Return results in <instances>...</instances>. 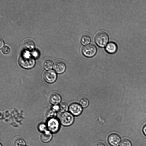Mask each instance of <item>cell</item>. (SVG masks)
<instances>
[{"label": "cell", "mask_w": 146, "mask_h": 146, "mask_svg": "<svg viewBox=\"0 0 146 146\" xmlns=\"http://www.w3.org/2000/svg\"><path fill=\"white\" fill-rule=\"evenodd\" d=\"M19 63L20 66L25 69H30L35 64L34 59L28 53H23L20 56Z\"/></svg>", "instance_id": "obj_1"}, {"label": "cell", "mask_w": 146, "mask_h": 146, "mask_svg": "<svg viewBox=\"0 0 146 146\" xmlns=\"http://www.w3.org/2000/svg\"><path fill=\"white\" fill-rule=\"evenodd\" d=\"M109 40V36L108 33L104 31L98 32L95 35L94 41L96 44L101 48L105 46Z\"/></svg>", "instance_id": "obj_2"}, {"label": "cell", "mask_w": 146, "mask_h": 146, "mask_svg": "<svg viewBox=\"0 0 146 146\" xmlns=\"http://www.w3.org/2000/svg\"><path fill=\"white\" fill-rule=\"evenodd\" d=\"M74 120V117L73 115L68 112L63 113L60 117L61 123L64 126L71 125L73 123Z\"/></svg>", "instance_id": "obj_3"}, {"label": "cell", "mask_w": 146, "mask_h": 146, "mask_svg": "<svg viewBox=\"0 0 146 146\" xmlns=\"http://www.w3.org/2000/svg\"><path fill=\"white\" fill-rule=\"evenodd\" d=\"M97 50L95 46L93 44H89L83 46L82 48V52L85 56L91 58L96 54Z\"/></svg>", "instance_id": "obj_4"}, {"label": "cell", "mask_w": 146, "mask_h": 146, "mask_svg": "<svg viewBox=\"0 0 146 146\" xmlns=\"http://www.w3.org/2000/svg\"><path fill=\"white\" fill-rule=\"evenodd\" d=\"M68 109L70 113L74 116L79 115L82 111V107L79 104L76 103L70 104Z\"/></svg>", "instance_id": "obj_5"}, {"label": "cell", "mask_w": 146, "mask_h": 146, "mask_svg": "<svg viewBox=\"0 0 146 146\" xmlns=\"http://www.w3.org/2000/svg\"><path fill=\"white\" fill-rule=\"evenodd\" d=\"M60 124L58 121L54 118L50 119L47 123L48 129L51 132L56 133L59 130Z\"/></svg>", "instance_id": "obj_6"}, {"label": "cell", "mask_w": 146, "mask_h": 146, "mask_svg": "<svg viewBox=\"0 0 146 146\" xmlns=\"http://www.w3.org/2000/svg\"><path fill=\"white\" fill-rule=\"evenodd\" d=\"M44 77L46 82L49 83H52L56 81L57 78V75L55 71L50 70L45 72Z\"/></svg>", "instance_id": "obj_7"}, {"label": "cell", "mask_w": 146, "mask_h": 146, "mask_svg": "<svg viewBox=\"0 0 146 146\" xmlns=\"http://www.w3.org/2000/svg\"><path fill=\"white\" fill-rule=\"evenodd\" d=\"M66 67L64 62L60 60L56 61L53 66V68L55 71L60 74H62L65 71Z\"/></svg>", "instance_id": "obj_8"}, {"label": "cell", "mask_w": 146, "mask_h": 146, "mask_svg": "<svg viewBox=\"0 0 146 146\" xmlns=\"http://www.w3.org/2000/svg\"><path fill=\"white\" fill-rule=\"evenodd\" d=\"M35 47V42L32 40L30 39L25 40L22 44V48L27 51H31L33 50Z\"/></svg>", "instance_id": "obj_9"}, {"label": "cell", "mask_w": 146, "mask_h": 146, "mask_svg": "<svg viewBox=\"0 0 146 146\" xmlns=\"http://www.w3.org/2000/svg\"><path fill=\"white\" fill-rule=\"evenodd\" d=\"M121 140L119 136L115 133L110 135L108 138L109 143L112 146H117L120 143Z\"/></svg>", "instance_id": "obj_10"}, {"label": "cell", "mask_w": 146, "mask_h": 146, "mask_svg": "<svg viewBox=\"0 0 146 146\" xmlns=\"http://www.w3.org/2000/svg\"><path fill=\"white\" fill-rule=\"evenodd\" d=\"M117 49L116 44L113 42H110L108 43L105 47V50L108 53L113 54L115 53Z\"/></svg>", "instance_id": "obj_11"}, {"label": "cell", "mask_w": 146, "mask_h": 146, "mask_svg": "<svg viewBox=\"0 0 146 146\" xmlns=\"http://www.w3.org/2000/svg\"><path fill=\"white\" fill-rule=\"evenodd\" d=\"M61 100L60 95L58 93L54 92L50 95V102L51 104L56 105L59 103Z\"/></svg>", "instance_id": "obj_12"}, {"label": "cell", "mask_w": 146, "mask_h": 146, "mask_svg": "<svg viewBox=\"0 0 146 146\" xmlns=\"http://www.w3.org/2000/svg\"><path fill=\"white\" fill-rule=\"evenodd\" d=\"M52 137L51 133L48 131H46L41 135L40 139L42 142L47 143L50 141Z\"/></svg>", "instance_id": "obj_13"}, {"label": "cell", "mask_w": 146, "mask_h": 146, "mask_svg": "<svg viewBox=\"0 0 146 146\" xmlns=\"http://www.w3.org/2000/svg\"><path fill=\"white\" fill-rule=\"evenodd\" d=\"M80 40L81 43L82 45H86L90 42L91 39L90 36L88 35L85 34L81 36Z\"/></svg>", "instance_id": "obj_14"}, {"label": "cell", "mask_w": 146, "mask_h": 146, "mask_svg": "<svg viewBox=\"0 0 146 146\" xmlns=\"http://www.w3.org/2000/svg\"><path fill=\"white\" fill-rule=\"evenodd\" d=\"M53 64L52 61L50 59H46L44 60L43 63V66L46 70H49L53 67Z\"/></svg>", "instance_id": "obj_15"}, {"label": "cell", "mask_w": 146, "mask_h": 146, "mask_svg": "<svg viewBox=\"0 0 146 146\" xmlns=\"http://www.w3.org/2000/svg\"><path fill=\"white\" fill-rule=\"evenodd\" d=\"M56 115V111L52 108L48 110L46 113V117L50 119L54 118Z\"/></svg>", "instance_id": "obj_16"}, {"label": "cell", "mask_w": 146, "mask_h": 146, "mask_svg": "<svg viewBox=\"0 0 146 146\" xmlns=\"http://www.w3.org/2000/svg\"><path fill=\"white\" fill-rule=\"evenodd\" d=\"M79 104L83 108H85L88 106L89 102L87 98L83 97L80 98L79 100Z\"/></svg>", "instance_id": "obj_17"}, {"label": "cell", "mask_w": 146, "mask_h": 146, "mask_svg": "<svg viewBox=\"0 0 146 146\" xmlns=\"http://www.w3.org/2000/svg\"><path fill=\"white\" fill-rule=\"evenodd\" d=\"M59 106V110L62 112H66L68 109L69 107L67 104L65 102H62L60 103Z\"/></svg>", "instance_id": "obj_18"}, {"label": "cell", "mask_w": 146, "mask_h": 146, "mask_svg": "<svg viewBox=\"0 0 146 146\" xmlns=\"http://www.w3.org/2000/svg\"><path fill=\"white\" fill-rule=\"evenodd\" d=\"M25 143L24 140L21 138L16 139L14 143V146H25Z\"/></svg>", "instance_id": "obj_19"}, {"label": "cell", "mask_w": 146, "mask_h": 146, "mask_svg": "<svg viewBox=\"0 0 146 146\" xmlns=\"http://www.w3.org/2000/svg\"><path fill=\"white\" fill-rule=\"evenodd\" d=\"M131 141L128 139H124L120 142L119 146H131Z\"/></svg>", "instance_id": "obj_20"}, {"label": "cell", "mask_w": 146, "mask_h": 146, "mask_svg": "<svg viewBox=\"0 0 146 146\" xmlns=\"http://www.w3.org/2000/svg\"><path fill=\"white\" fill-rule=\"evenodd\" d=\"M1 50L3 53L7 54L10 52V49L8 46L5 45L1 48Z\"/></svg>", "instance_id": "obj_21"}, {"label": "cell", "mask_w": 146, "mask_h": 146, "mask_svg": "<svg viewBox=\"0 0 146 146\" xmlns=\"http://www.w3.org/2000/svg\"><path fill=\"white\" fill-rule=\"evenodd\" d=\"M46 129V126L44 124H41L38 126V129L41 131H45Z\"/></svg>", "instance_id": "obj_22"}, {"label": "cell", "mask_w": 146, "mask_h": 146, "mask_svg": "<svg viewBox=\"0 0 146 146\" xmlns=\"http://www.w3.org/2000/svg\"><path fill=\"white\" fill-rule=\"evenodd\" d=\"M52 109L56 111L59 110V106L56 105H54Z\"/></svg>", "instance_id": "obj_23"}, {"label": "cell", "mask_w": 146, "mask_h": 146, "mask_svg": "<svg viewBox=\"0 0 146 146\" xmlns=\"http://www.w3.org/2000/svg\"><path fill=\"white\" fill-rule=\"evenodd\" d=\"M0 48H1L3 47L4 44L3 41L1 38L0 39Z\"/></svg>", "instance_id": "obj_24"}, {"label": "cell", "mask_w": 146, "mask_h": 146, "mask_svg": "<svg viewBox=\"0 0 146 146\" xmlns=\"http://www.w3.org/2000/svg\"><path fill=\"white\" fill-rule=\"evenodd\" d=\"M143 131L144 134L146 136V125L143 127Z\"/></svg>", "instance_id": "obj_25"}, {"label": "cell", "mask_w": 146, "mask_h": 146, "mask_svg": "<svg viewBox=\"0 0 146 146\" xmlns=\"http://www.w3.org/2000/svg\"><path fill=\"white\" fill-rule=\"evenodd\" d=\"M95 146H105V145L103 143L99 142L97 143Z\"/></svg>", "instance_id": "obj_26"}, {"label": "cell", "mask_w": 146, "mask_h": 146, "mask_svg": "<svg viewBox=\"0 0 146 146\" xmlns=\"http://www.w3.org/2000/svg\"><path fill=\"white\" fill-rule=\"evenodd\" d=\"M0 146H2L1 144H0Z\"/></svg>", "instance_id": "obj_27"}, {"label": "cell", "mask_w": 146, "mask_h": 146, "mask_svg": "<svg viewBox=\"0 0 146 146\" xmlns=\"http://www.w3.org/2000/svg\"><path fill=\"white\" fill-rule=\"evenodd\" d=\"M145 119H146V116H145Z\"/></svg>", "instance_id": "obj_28"}]
</instances>
